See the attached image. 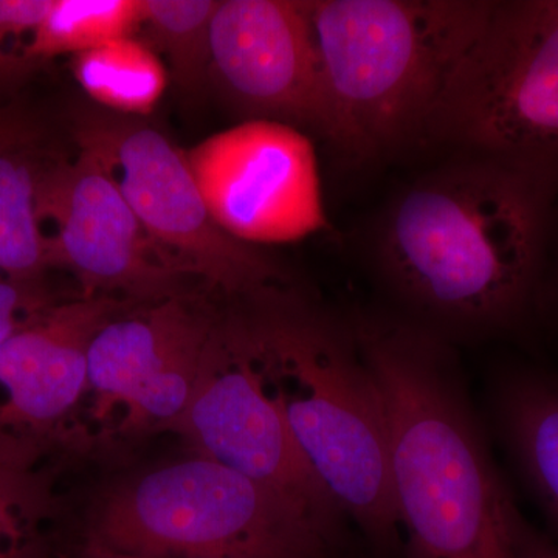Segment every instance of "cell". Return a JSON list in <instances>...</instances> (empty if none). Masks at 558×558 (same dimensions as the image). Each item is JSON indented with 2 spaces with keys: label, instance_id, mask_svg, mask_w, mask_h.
<instances>
[{
  "label": "cell",
  "instance_id": "cell-1",
  "mask_svg": "<svg viewBox=\"0 0 558 558\" xmlns=\"http://www.w3.org/2000/svg\"><path fill=\"white\" fill-rule=\"evenodd\" d=\"M400 191L374 260L407 319L446 340L509 326L537 284L556 172L476 156Z\"/></svg>",
  "mask_w": 558,
  "mask_h": 558
},
{
  "label": "cell",
  "instance_id": "cell-2",
  "mask_svg": "<svg viewBox=\"0 0 558 558\" xmlns=\"http://www.w3.org/2000/svg\"><path fill=\"white\" fill-rule=\"evenodd\" d=\"M352 328L384 400L402 558H512L513 499L450 341L405 317Z\"/></svg>",
  "mask_w": 558,
  "mask_h": 558
},
{
  "label": "cell",
  "instance_id": "cell-3",
  "mask_svg": "<svg viewBox=\"0 0 558 558\" xmlns=\"http://www.w3.org/2000/svg\"><path fill=\"white\" fill-rule=\"evenodd\" d=\"M264 388L374 558H402L387 416L352 325L288 290L248 301Z\"/></svg>",
  "mask_w": 558,
  "mask_h": 558
},
{
  "label": "cell",
  "instance_id": "cell-4",
  "mask_svg": "<svg viewBox=\"0 0 558 558\" xmlns=\"http://www.w3.org/2000/svg\"><path fill=\"white\" fill-rule=\"evenodd\" d=\"M490 9L488 0H306L326 140L366 160L425 138Z\"/></svg>",
  "mask_w": 558,
  "mask_h": 558
},
{
  "label": "cell",
  "instance_id": "cell-5",
  "mask_svg": "<svg viewBox=\"0 0 558 558\" xmlns=\"http://www.w3.org/2000/svg\"><path fill=\"white\" fill-rule=\"evenodd\" d=\"M84 538L157 558H347L349 550L274 488L197 453L102 492Z\"/></svg>",
  "mask_w": 558,
  "mask_h": 558
},
{
  "label": "cell",
  "instance_id": "cell-6",
  "mask_svg": "<svg viewBox=\"0 0 558 558\" xmlns=\"http://www.w3.org/2000/svg\"><path fill=\"white\" fill-rule=\"evenodd\" d=\"M425 138L558 174V0L492 2Z\"/></svg>",
  "mask_w": 558,
  "mask_h": 558
},
{
  "label": "cell",
  "instance_id": "cell-7",
  "mask_svg": "<svg viewBox=\"0 0 558 558\" xmlns=\"http://www.w3.org/2000/svg\"><path fill=\"white\" fill-rule=\"evenodd\" d=\"M76 140L100 157L149 240L186 274L244 301L278 292L288 282L275 260L220 229L186 153L160 131L132 117L95 112L80 120Z\"/></svg>",
  "mask_w": 558,
  "mask_h": 558
},
{
  "label": "cell",
  "instance_id": "cell-8",
  "mask_svg": "<svg viewBox=\"0 0 558 558\" xmlns=\"http://www.w3.org/2000/svg\"><path fill=\"white\" fill-rule=\"evenodd\" d=\"M163 432L178 433L194 453L274 488L349 542L351 523L307 464L264 388L247 312L215 326L193 395Z\"/></svg>",
  "mask_w": 558,
  "mask_h": 558
},
{
  "label": "cell",
  "instance_id": "cell-9",
  "mask_svg": "<svg viewBox=\"0 0 558 558\" xmlns=\"http://www.w3.org/2000/svg\"><path fill=\"white\" fill-rule=\"evenodd\" d=\"M215 323L182 296L110 318L87 354V387L62 447L163 432L196 387Z\"/></svg>",
  "mask_w": 558,
  "mask_h": 558
},
{
  "label": "cell",
  "instance_id": "cell-10",
  "mask_svg": "<svg viewBox=\"0 0 558 558\" xmlns=\"http://www.w3.org/2000/svg\"><path fill=\"white\" fill-rule=\"evenodd\" d=\"M216 223L244 244H286L326 227L314 145L299 128L244 120L186 153Z\"/></svg>",
  "mask_w": 558,
  "mask_h": 558
},
{
  "label": "cell",
  "instance_id": "cell-11",
  "mask_svg": "<svg viewBox=\"0 0 558 558\" xmlns=\"http://www.w3.org/2000/svg\"><path fill=\"white\" fill-rule=\"evenodd\" d=\"M40 226L47 220L51 269L72 271L84 296H116L157 303L179 296L186 271L161 255L109 168L97 154L80 148L75 160L40 167Z\"/></svg>",
  "mask_w": 558,
  "mask_h": 558
},
{
  "label": "cell",
  "instance_id": "cell-12",
  "mask_svg": "<svg viewBox=\"0 0 558 558\" xmlns=\"http://www.w3.org/2000/svg\"><path fill=\"white\" fill-rule=\"evenodd\" d=\"M209 73L245 120L281 121L326 138L306 2L219 0Z\"/></svg>",
  "mask_w": 558,
  "mask_h": 558
},
{
  "label": "cell",
  "instance_id": "cell-13",
  "mask_svg": "<svg viewBox=\"0 0 558 558\" xmlns=\"http://www.w3.org/2000/svg\"><path fill=\"white\" fill-rule=\"evenodd\" d=\"M116 296L53 303L0 347V447H62L87 387V354L119 314Z\"/></svg>",
  "mask_w": 558,
  "mask_h": 558
},
{
  "label": "cell",
  "instance_id": "cell-14",
  "mask_svg": "<svg viewBox=\"0 0 558 558\" xmlns=\"http://www.w3.org/2000/svg\"><path fill=\"white\" fill-rule=\"evenodd\" d=\"M49 454L0 447V558H54L61 499Z\"/></svg>",
  "mask_w": 558,
  "mask_h": 558
},
{
  "label": "cell",
  "instance_id": "cell-15",
  "mask_svg": "<svg viewBox=\"0 0 558 558\" xmlns=\"http://www.w3.org/2000/svg\"><path fill=\"white\" fill-rule=\"evenodd\" d=\"M497 410L506 440L558 535V388L509 381L499 389Z\"/></svg>",
  "mask_w": 558,
  "mask_h": 558
},
{
  "label": "cell",
  "instance_id": "cell-16",
  "mask_svg": "<svg viewBox=\"0 0 558 558\" xmlns=\"http://www.w3.org/2000/svg\"><path fill=\"white\" fill-rule=\"evenodd\" d=\"M40 167L20 146L0 149V279L46 284L49 244L38 215Z\"/></svg>",
  "mask_w": 558,
  "mask_h": 558
},
{
  "label": "cell",
  "instance_id": "cell-17",
  "mask_svg": "<svg viewBox=\"0 0 558 558\" xmlns=\"http://www.w3.org/2000/svg\"><path fill=\"white\" fill-rule=\"evenodd\" d=\"M72 73L92 100L126 117L148 116L168 83L159 54L135 36L75 54Z\"/></svg>",
  "mask_w": 558,
  "mask_h": 558
},
{
  "label": "cell",
  "instance_id": "cell-18",
  "mask_svg": "<svg viewBox=\"0 0 558 558\" xmlns=\"http://www.w3.org/2000/svg\"><path fill=\"white\" fill-rule=\"evenodd\" d=\"M142 0H51L24 58L32 70L61 54H80L142 28Z\"/></svg>",
  "mask_w": 558,
  "mask_h": 558
},
{
  "label": "cell",
  "instance_id": "cell-19",
  "mask_svg": "<svg viewBox=\"0 0 558 558\" xmlns=\"http://www.w3.org/2000/svg\"><path fill=\"white\" fill-rule=\"evenodd\" d=\"M150 43L167 57L183 89H196L211 70V22L219 0H142Z\"/></svg>",
  "mask_w": 558,
  "mask_h": 558
},
{
  "label": "cell",
  "instance_id": "cell-20",
  "mask_svg": "<svg viewBox=\"0 0 558 558\" xmlns=\"http://www.w3.org/2000/svg\"><path fill=\"white\" fill-rule=\"evenodd\" d=\"M51 0H0V87L32 72L24 51Z\"/></svg>",
  "mask_w": 558,
  "mask_h": 558
},
{
  "label": "cell",
  "instance_id": "cell-21",
  "mask_svg": "<svg viewBox=\"0 0 558 558\" xmlns=\"http://www.w3.org/2000/svg\"><path fill=\"white\" fill-rule=\"evenodd\" d=\"M53 303L57 301L46 284H20L0 279V347Z\"/></svg>",
  "mask_w": 558,
  "mask_h": 558
},
{
  "label": "cell",
  "instance_id": "cell-22",
  "mask_svg": "<svg viewBox=\"0 0 558 558\" xmlns=\"http://www.w3.org/2000/svg\"><path fill=\"white\" fill-rule=\"evenodd\" d=\"M510 556L512 558H558V542L531 526L512 502L508 512Z\"/></svg>",
  "mask_w": 558,
  "mask_h": 558
},
{
  "label": "cell",
  "instance_id": "cell-23",
  "mask_svg": "<svg viewBox=\"0 0 558 558\" xmlns=\"http://www.w3.org/2000/svg\"><path fill=\"white\" fill-rule=\"evenodd\" d=\"M54 558H157L149 556H140V554L123 553L101 545L89 538H81L78 543L72 546H58Z\"/></svg>",
  "mask_w": 558,
  "mask_h": 558
},
{
  "label": "cell",
  "instance_id": "cell-24",
  "mask_svg": "<svg viewBox=\"0 0 558 558\" xmlns=\"http://www.w3.org/2000/svg\"><path fill=\"white\" fill-rule=\"evenodd\" d=\"M24 142L22 138V131L14 130L5 120L0 119V149L7 146L20 145Z\"/></svg>",
  "mask_w": 558,
  "mask_h": 558
}]
</instances>
